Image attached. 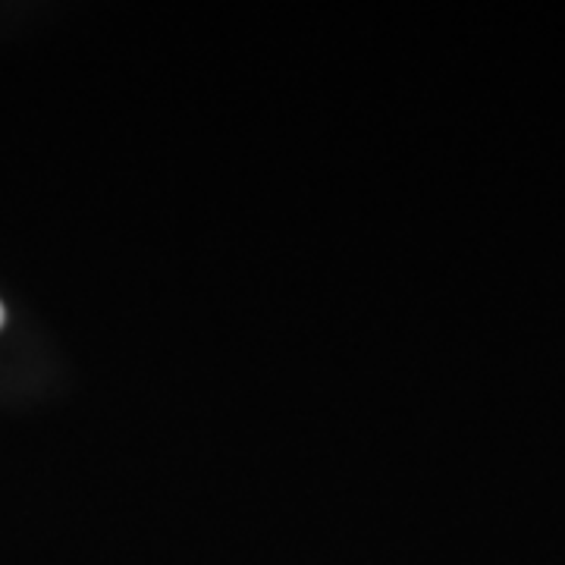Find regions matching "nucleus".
<instances>
[{
    "mask_svg": "<svg viewBox=\"0 0 565 565\" xmlns=\"http://www.w3.org/2000/svg\"><path fill=\"white\" fill-rule=\"evenodd\" d=\"M0 323H3V308H0Z\"/></svg>",
    "mask_w": 565,
    "mask_h": 565,
    "instance_id": "1",
    "label": "nucleus"
}]
</instances>
